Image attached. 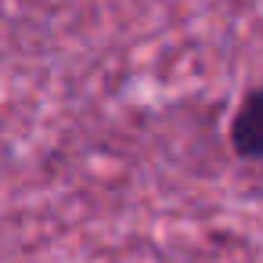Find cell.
I'll list each match as a JSON object with an SVG mask.
<instances>
[{
  "label": "cell",
  "mask_w": 263,
  "mask_h": 263,
  "mask_svg": "<svg viewBox=\"0 0 263 263\" xmlns=\"http://www.w3.org/2000/svg\"><path fill=\"white\" fill-rule=\"evenodd\" d=\"M231 141L245 159H263V90H252L231 126Z\"/></svg>",
  "instance_id": "6da1fadb"
}]
</instances>
